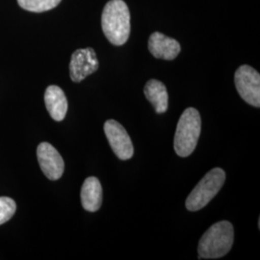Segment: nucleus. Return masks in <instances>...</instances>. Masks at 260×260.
Returning a JSON list of instances; mask_svg holds the SVG:
<instances>
[{
	"mask_svg": "<svg viewBox=\"0 0 260 260\" xmlns=\"http://www.w3.org/2000/svg\"><path fill=\"white\" fill-rule=\"evenodd\" d=\"M102 27L107 40L114 46L124 45L130 35V12L123 0H110L102 15Z\"/></svg>",
	"mask_w": 260,
	"mask_h": 260,
	"instance_id": "obj_1",
	"label": "nucleus"
},
{
	"mask_svg": "<svg viewBox=\"0 0 260 260\" xmlns=\"http://www.w3.org/2000/svg\"><path fill=\"white\" fill-rule=\"evenodd\" d=\"M234 230L232 223L221 221L214 223L202 236L198 252V259H216L224 256L232 250Z\"/></svg>",
	"mask_w": 260,
	"mask_h": 260,
	"instance_id": "obj_2",
	"label": "nucleus"
},
{
	"mask_svg": "<svg viewBox=\"0 0 260 260\" xmlns=\"http://www.w3.org/2000/svg\"><path fill=\"white\" fill-rule=\"evenodd\" d=\"M201 115L195 108H187L177 122L174 147L177 155L187 157L195 150L201 135Z\"/></svg>",
	"mask_w": 260,
	"mask_h": 260,
	"instance_id": "obj_3",
	"label": "nucleus"
},
{
	"mask_svg": "<svg viewBox=\"0 0 260 260\" xmlns=\"http://www.w3.org/2000/svg\"><path fill=\"white\" fill-rule=\"evenodd\" d=\"M224 181L225 173L223 169L215 168L208 172L188 196L186 208L193 212L203 209L219 193Z\"/></svg>",
	"mask_w": 260,
	"mask_h": 260,
	"instance_id": "obj_4",
	"label": "nucleus"
},
{
	"mask_svg": "<svg viewBox=\"0 0 260 260\" xmlns=\"http://www.w3.org/2000/svg\"><path fill=\"white\" fill-rule=\"evenodd\" d=\"M237 92L251 106L260 107V75L253 68L244 65L238 68L234 75Z\"/></svg>",
	"mask_w": 260,
	"mask_h": 260,
	"instance_id": "obj_5",
	"label": "nucleus"
},
{
	"mask_svg": "<svg viewBox=\"0 0 260 260\" xmlns=\"http://www.w3.org/2000/svg\"><path fill=\"white\" fill-rule=\"evenodd\" d=\"M104 132L117 157L121 160H128L133 156L134 149L129 135L120 122L115 120L105 121Z\"/></svg>",
	"mask_w": 260,
	"mask_h": 260,
	"instance_id": "obj_6",
	"label": "nucleus"
},
{
	"mask_svg": "<svg viewBox=\"0 0 260 260\" xmlns=\"http://www.w3.org/2000/svg\"><path fill=\"white\" fill-rule=\"evenodd\" d=\"M100 67L95 51L92 47L75 50L71 58L70 75L74 82H81L87 76L98 71Z\"/></svg>",
	"mask_w": 260,
	"mask_h": 260,
	"instance_id": "obj_7",
	"label": "nucleus"
},
{
	"mask_svg": "<svg viewBox=\"0 0 260 260\" xmlns=\"http://www.w3.org/2000/svg\"><path fill=\"white\" fill-rule=\"evenodd\" d=\"M39 165L45 176L50 180H58L63 176L65 163L58 150L49 143L44 142L38 146Z\"/></svg>",
	"mask_w": 260,
	"mask_h": 260,
	"instance_id": "obj_8",
	"label": "nucleus"
},
{
	"mask_svg": "<svg viewBox=\"0 0 260 260\" xmlns=\"http://www.w3.org/2000/svg\"><path fill=\"white\" fill-rule=\"evenodd\" d=\"M149 50L153 57L172 61L179 54L181 47L177 40L169 38L160 33L154 32L149 39Z\"/></svg>",
	"mask_w": 260,
	"mask_h": 260,
	"instance_id": "obj_9",
	"label": "nucleus"
},
{
	"mask_svg": "<svg viewBox=\"0 0 260 260\" xmlns=\"http://www.w3.org/2000/svg\"><path fill=\"white\" fill-rule=\"evenodd\" d=\"M45 103L50 117L56 121H63L68 111V101L64 91L56 86L47 87L45 93Z\"/></svg>",
	"mask_w": 260,
	"mask_h": 260,
	"instance_id": "obj_10",
	"label": "nucleus"
},
{
	"mask_svg": "<svg viewBox=\"0 0 260 260\" xmlns=\"http://www.w3.org/2000/svg\"><path fill=\"white\" fill-rule=\"evenodd\" d=\"M81 204L89 212H96L103 205V187L94 177H87L81 188Z\"/></svg>",
	"mask_w": 260,
	"mask_h": 260,
	"instance_id": "obj_11",
	"label": "nucleus"
},
{
	"mask_svg": "<svg viewBox=\"0 0 260 260\" xmlns=\"http://www.w3.org/2000/svg\"><path fill=\"white\" fill-rule=\"evenodd\" d=\"M144 93L147 100L154 107V110L157 114H162L167 111L169 104L166 86L161 81L156 79H151L146 84Z\"/></svg>",
	"mask_w": 260,
	"mask_h": 260,
	"instance_id": "obj_12",
	"label": "nucleus"
},
{
	"mask_svg": "<svg viewBox=\"0 0 260 260\" xmlns=\"http://www.w3.org/2000/svg\"><path fill=\"white\" fill-rule=\"evenodd\" d=\"M62 0H18L22 9L34 13H43L55 8Z\"/></svg>",
	"mask_w": 260,
	"mask_h": 260,
	"instance_id": "obj_13",
	"label": "nucleus"
},
{
	"mask_svg": "<svg viewBox=\"0 0 260 260\" xmlns=\"http://www.w3.org/2000/svg\"><path fill=\"white\" fill-rule=\"evenodd\" d=\"M17 205L8 197H0V225L8 222L16 213Z\"/></svg>",
	"mask_w": 260,
	"mask_h": 260,
	"instance_id": "obj_14",
	"label": "nucleus"
}]
</instances>
